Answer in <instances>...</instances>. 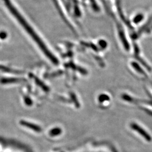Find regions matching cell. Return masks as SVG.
I'll use <instances>...</instances> for the list:
<instances>
[{
  "label": "cell",
  "instance_id": "obj_3",
  "mask_svg": "<svg viewBox=\"0 0 152 152\" xmlns=\"http://www.w3.org/2000/svg\"><path fill=\"white\" fill-rule=\"evenodd\" d=\"M143 19V15L142 14H139L134 18V21L135 23H138L141 22V20Z\"/></svg>",
  "mask_w": 152,
  "mask_h": 152
},
{
  "label": "cell",
  "instance_id": "obj_1",
  "mask_svg": "<svg viewBox=\"0 0 152 152\" xmlns=\"http://www.w3.org/2000/svg\"><path fill=\"white\" fill-rule=\"evenodd\" d=\"M5 1L6 5L8 6V7L10 9L11 12H12L15 17L17 18V19L19 20V21L21 23L22 26L25 28V29L27 30L28 32L29 33V34L32 37V38L35 40V41L38 44L40 48L42 49V50L44 51L45 54L47 56V57H48V58L50 60H51V61L53 63H55V64L57 63L58 60L55 58L54 56L50 53V51L46 48V46L44 45V42H42V41L39 39V37L36 34V33H35V32L33 31L32 29L30 27V26H29L28 25L27 23L26 22V21L24 20V19H23L21 15H19V14L18 12V11L15 10V9L12 6V4L10 3L9 0H5Z\"/></svg>",
  "mask_w": 152,
  "mask_h": 152
},
{
  "label": "cell",
  "instance_id": "obj_2",
  "mask_svg": "<svg viewBox=\"0 0 152 152\" xmlns=\"http://www.w3.org/2000/svg\"><path fill=\"white\" fill-rule=\"evenodd\" d=\"M131 127L134 130L138 132L141 135L143 136L148 141H149L152 140V138H151V137L150 136V135L149 134H148L147 132H146L144 130L139 126L136 125V124H132Z\"/></svg>",
  "mask_w": 152,
  "mask_h": 152
},
{
  "label": "cell",
  "instance_id": "obj_4",
  "mask_svg": "<svg viewBox=\"0 0 152 152\" xmlns=\"http://www.w3.org/2000/svg\"><path fill=\"white\" fill-rule=\"evenodd\" d=\"M60 131H60V129H54V130H52L50 132V134H51L52 136L57 135H58V134H60Z\"/></svg>",
  "mask_w": 152,
  "mask_h": 152
}]
</instances>
